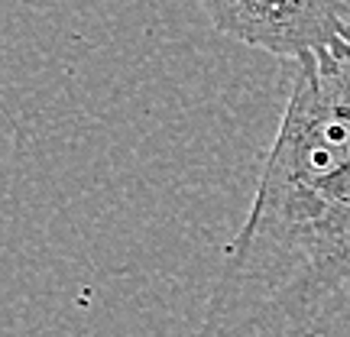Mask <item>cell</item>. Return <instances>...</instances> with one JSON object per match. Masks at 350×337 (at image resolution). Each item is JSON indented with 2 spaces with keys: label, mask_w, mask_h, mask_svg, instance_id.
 <instances>
[{
  "label": "cell",
  "mask_w": 350,
  "mask_h": 337,
  "mask_svg": "<svg viewBox=\"0 0 350 337\" xmlns=\"http://www.w3.org/2000/svg\"><path fill=\"white\" fill-rule=\"evenodd\" d=\"M292 68L247 224L188 337H325L350 308V49Z\"/></svg>",
  "instance_id": "obj_1"
},
{
  "label": "cell",
  "mask_w": 350,
  "mask_h": 337,
  "mask_svg": "<svg viewBox=\"0 0 350 337\" xmlns=\"http://www.w3.org/2000/svg\"><path fill=\"white\" fill-rule=\"evenodd\" d=\"M214 29L288 62L350 49L344 0H198Z\"/></svg>",
  "instance_id": "obj_2"
}]
</instances>
